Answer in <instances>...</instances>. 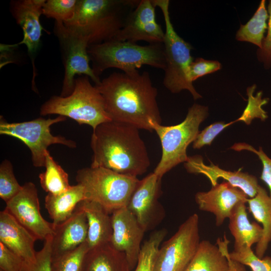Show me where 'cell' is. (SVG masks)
<instances>
[{"label":"cell","mask_w":271,"mask_h":271,"mask_svg":"<svg viewBox=\"0 0 271 271\" xmlns=\"http://www.w3.org/2000/svg\"><path fill=\"white\" fill-rule=\"evenodd\" d=\"M37 238L5 209L0 212V242L24 261L36 260Z\"/></svg>","instance_id":"d6986e66"},{"label":"cell","mask_w":271,"mask_h":271,"mask_svg":"<svg viewBox=\"0 0 271 271\" xmlns=\"http://www.w3.org/2000/svg\"><path fill=\"white\" fill-rule=\"evenodd\" d=\"M93 130L90 167L136 177L147 171L150 158L138 127L110 120L99 124Z\"/></svg>","instance_id":"7a4b0ae2"},{"label":"cell","mask_w":271,"mask_h":271,"mask_svg":"<svg viewBox=\"0 0 271 271\" xmlns=\"http://www.w3.org/2000/svg\"><path fill=\"white\" fill-rule=\"evenodd\" d=\"M46 0H19L11 3V11L17 23L23 31L24 37L19 44H25L29 53L34 54L37 50L43 28L40 17Z\"/></svg>","instance_id":"e0dca14e"},{"label":"cell","mask_w":271,"mask_h":271,"mask_svg":"<svg viewBox=\"0 0 271 271\" xmlns=\"http://www.w3.org/2000/svg\"><path fill=\"white\" fill-rule=\"evenodd\" d=\"M83 271H131L125 254L107 243L90 249Z\"/></svg>","instance_id":"603a6c76"},{"label":"cell","mask_w":271,"mask_h":271,"mask_svg":"<svg viewBox=\"0 0 271 271\" xmlns=\"http://www.w3.org/2000/svg\"><path fill=\"white\" fill-rule=\"evenodd\" d=\"M229 243L225 235L224 239L218 238L217 240V245L221 251L227 259L229 264V271H246L244 265L232 259L229 256L228 245Z\"/></svg>","instance_id":"60d3db41"},{"label":"cell","mask_w":271,"mask_h":271,"mask_svg":"<svg viewBox=\"0 0 271 271\" xmlns=\"http://www.w3.org/2000/svg\"><path fill=\"white\" fill-rule=\"evenodd\" d=\"M0 271H3V270H2V269H0Z\"/></svg>","instance_id":"b9f144b4"},{"label":"cell","mask_w":271,"mask_h":271,"mask_svg":"<svg viewBox=\"0 0 271 271\" xmlns=\"http://www.w3.org/2000/svg\"><path fill=\"white\" fill-rule=\"evenodd\" d=\"M111 218L112 233L109 243L125 254L132 270L138 262L145 231L127 207L114 211Z\"/></svg>","instance_id":"4fadbf2b"},{"label":"cell","mask_w":271,"mask_h":271,"mask_svg":"<svg viewBox=\"0 0 271 271\" xmlns=\"http://www.w3.org/2000/svg\"><path fill=\"white\" fill-rule=\"evenodd\" d=\"M88 222L85 212L78 205L73 214L54 225L52 242V257L71 251L86 240Z\"/></svg>","instance_id":"ffe728a7"},{"label":"cell","mask_w":271,"mask_h":271,"mask_svg":"<svg viewBox=\"0 0 271 271\" xmlns=\"http://www.w3.org/2000/svg\"><path fill=\"white\" fill-rule=\"evenodd\" d=\"M23 260L0 242V269L21 271Z\"/></svg>","instance_id":"ab89813d"},{"label":"cell","mask_w":271,"mask_h":271,"mask_svg":"<svg viewBox=\"0 0 271 271\" xmlns=\"http://www.w3.org/2000/svg\"><path fill=\"white\" fill-rule=\"evenodd\" d=\"M185 271H229V264L218 246L203 240Z\"/></svg>","instance_id":"484cf974"},{"label":"cell","mask_w":271,"mask_h":271,"mask_svg":"<svg viewBox=\"0 0 271 271\" xmlns=\"http://www.w3.org/2000/svg\"><path fill=\"white\" fill-rule=\"evenodd\" d=\"M247 202L250 212L262 225V236L256 244L255 253L262 258L271 241V197L266 190L260 186L256 195L248 198Z\"/></svg>","instance_id":"d4e9b609"},{"label":"cell","mask_w":271,"mask_h":271,"mask_svg":"<svg viewBox=\"0 0 271 271\" xmlns=\"http://www.w3.org/2000/svg\"><path fill=\"white\" fill-rule=\"evenodd\" d=\"M45 171L39 175L42 189L48 193L58 194L71 186L68 175L53 159L48 151L46 153Z\"/></svg>","instance_id":"83f0119b"},{"label":"cell","mask_w":271,"mask_h":271,"mask_svg":"<svg viewBox=\"0 0 271 271\" xmlns=\"http://www.w3.org/2000/svg\"><path fill=\"white\" fill-rule=\"evenodd\" d=\"M208 115V108L194 104L185 119L177 125L165 126L155 121L150 125L158 134L162 146V157L154 173L160 178L178 164L186 162L187 149L199 132V125Z\"/></svg>","instance_id":"8992f818"},{"label":"cell","mask_w":271,"mask_h":271,"mask_svg":"<svg viewBox=\"0 0 271 271\" xmlns=\"http://www.w3.org/2000/svg\"><path fill=\"white\" fill-rule=\"evenodd\" d=\"M155 8L152 0H140L114 40L163 43L165 32L156 21Z\"/></svg>","instance_id":"5bb4252c"},{"label":"cell","mask_w":271,"mask_h":271,"mask_svg":"<svg viewBox=\"0 0 271 271\" xmlns=\"http://www.w3.org/2000/svg\"><path fill=\"white\" fill-rule=\"evenodd\" d=\"M167 234L165 229L153 232L142 245L137 265L134 271H154L159 246Z\"/></svg>","instance_id":"f1b7e54d"},{"label":"cell","mask_w":271,"mask_h":271,"mask_svg":"<svg viewBox=\"0 0 271 271\" xmlns=\"http://www.w3.org/2000/svg\"><path fill=\"white\" fill-rule=\"evenodd\" d=\"M152 2L156 7L161 9L165 24L163 42L166 60L163 79L164 86L172 93L187 90L194 99L202 98L194 88L190 77V66L193 61L190 54L192 47L180 37L174 28L169 13L170 1L152 0Z\"/></svg>","instance_id":"ba28073f"},{"label":"cell","mask_w":271,"mask_h":271,"mask_svg":"<svg viewBox=\"0 0 271 271\" xmlns=\"http://www.w3.org/2000/svg\"><path fill=\"white\" fill-rule=\"evenodd\" d=\"M77 0H48L43 8V15L63 23L71 20L74 16Z\"/></svg>","instance_id":"d6a6232c"},{"label":"cell","mask_w":271,"mask_h":271,"mask_svg":"<svg viewBox=\"0 0 271 271\" xmlns=\"http://www.w3.org/2000/svg\"><path fill=\"white\" fill-rule=\"evenodd\" d=\"M22 186L16 178L11 162L4 160L0 165L1 198L7 203L19 193Z\"/></svg>","instance_id":"836d02e7"},{"label":"cell","mask_w":271,"mask_h":271,"mask_svg":"<svg viewBox=\"0 0 271 271\" xmlns=\"http://www.w3.org/2000/svg\"><path fill=\"white\" fill-rule=\"evenodd\" d=\"M200 242L199 217L194 213L159 248L154 271H185Z\"/></svg>","instance_id":"30bf717a"},{"label":"cell","mask_w":271,"mask_h":271,"mask_svg":"<svg viewBox=\"0 0 271 271\" xmlns=\"http://www.w3.org/2000/svg\"><path fill=\"white\" fill-rule=\"evenodd\" d=\"M78 206L85 212L87 219L86 241L89 249L109 243L112 233L110 214L100 204L93 201L85 200Z\"/></svg>","instance_id":"44dd1931"},{"label":"cell","mask_w":271,"mask_h":271,"mask_svg":"<svg viewBox=\"0 0 271 271\" xmlns=\"http://www.w3.org/2000/svg\"><path fill=\"white\" fill-rule=\"evenodd\" d=\"M230 149L236 151L246 150L255 154L262 164V170L260 179L264 182L269 190L271 197V159L263 152L261 147L256 150L251 146L244 143L235 144Z\"/></svg>","instance_id":"d590c367"},{"label":"cell","mask_w":271,"mask_h":271,"mask_svg":"<svg viewBox=\"0 0 271 271\" xmlns=\"http://www.w3.org/2000/svg\"><path fill=\"white\" fill-rule=\"evenodd\" d=\"M6 203L5 209L37 240H45L53 235L54 225L41 215L38 191L33 183H25L19 193Z\"/></svg>","instance_id":"7c38bea8"},{"label":"cell","mask_w":271,"mask_h":271,"mask_svg":"<svg viewBox=\"0 0 271 271\" xmlns=\"http://www.w3.org/2000/svg\"><path fill=\"white\" fill-rule=\"evenodd\" d=\"M87 52L92 61V69L99 77L105 69L117 68L127 74H133L143 65L165 70L166 60L163 43L142 46L128 41L113 40L90 45Z\"/></svg>","instance_id":"277c9868"},{"label":"cell","mask_w":271,"mask_h":271,"mask_svg":"<svg viewBox=\"0 0 271 271\" xmlns=\"http://www.w3.org/2000/svg\"><path fill=\"white\" fill-rule=\"evenodd\" d=\"M256 87L255 84L247 87L246 89L248 96L247 105L240 117L234 120L235 122L242 121L249 125L255 118L260 119L262 121H264L267 119L268 117L267 113L262 108V106L268 103L269 99L262 98L261 91L258 92L256 95L254 96L253 93Z\"/></svg>","instance_id":"4dcf8cb0"},{"label":"cell","mask_w":271,"mask_h":271,"mask_svg":"<svg viewBox=\"0 0 271 271\" xmlns=\"http://www.w3.org/2000/svg\"><path fill=\"white\" fill-rule=\"evenodd\" d=\"M40 114L68 117L79 124L89 125L93 129L103 122L111 120L101 93L85 75L75 79L74 88L70 95H55L44 103L40 108Z\"/></svg>","instance_id":"5b68a950"},{"label":"cell","mask_w":271,"mask_h":271,"mask_svg":"<svg viewBox=\"0 0 271 271\" xmlns=\"http://www.w3.org/2000/svg\"><path fill=\"white\" fill-rule=\"evenodd\" d=\"M111 120L152 131L151 121L161 123L157 89L148 72H113L95 85Z\"/></svg>","instance_id":"6da1fadb"},{"label":"cell","mask_w":271,"mask_h":271,"mask_svg":"<svg viewBox=\"0 0 271 271\" xmlns=\"http://www.w3.org/2000/svg\"><path fill=\"white\" fill-rule=\"evenodd\" d=\"M229 256L232 259L249 266L252 271H271V257L259 258L246 245L234 246Z\"/></svg>","instance_id":"1f68e13d"},{"label":"cell","mask_w":271,"mask_h":271,"mask_svg":"<svg viewBox=\"0 0 271 271\" xmlns=\"http://www.w3.org/2000/svg\"><path fill=\"white\" fill-rule=\"evenodd\" d=\"M85 200L84 188L77 183L60 194L48 193L45 198V206L52 223L56 225L69 218L79 203Z\"/></svg>","instance_id":"7402d4cb"},{"label":"cell","mask_w":271,"mask_h":271,"mask_svg":"<svg viewBox=\"0 0 271 271\" xmlns=\"http://www.w3.org/2000/svg\"><path fill=\"white\" fill-rule=\"evenodd\" d=\"M267 12L268 23L267 34L264 38L261 48L258 49L256 52L257 59L266 69L271 67V0L268 2Z\"/></svg>","instance_id":"f35d334b"},{"label":"cell","mask_w":271,"mask_h":271,"mask_svg":"<svg viewBox=\"0 0 271 271\" xmlns=\"http://www.w3.org/2000/svg\"><path fill=\"white\" fill-rule=\"evenodd\" d=\"M89 250L85 241L76 248L52 257L53 271H83L86 254Z\"/></svg>","instance_id":"f546056e"},{"label":"cell","mask_w":271,"mask_h":271,"mask_svg":"<svg viewBox=\"0 0 271 271\" xmlns=\"http://www.w3.org/2000/svg\"><path fill=\"white\" fill-rule=\"evenodd\" d=\"M66 117L59 115L54 118H37L21 122H8L1 116L0 134L16 138L23 142L31 153L34 167H45L46 153L48 147L60 144L70 148H75V142L62 136L51 133L52 125L66 120Z\"/></svg>","instance_id":"9c48e42d"},{"label":"cell","mask_w":271,"mask_h":271,"mask_svg":"<svg viewBox=\"0 0 271 271\" xmlns=\"http://www.w3.org/2000/svg\"><path fill=\"white\" fill-rule=\"evenodd\" d=\"M229 219V229L235 240L234 246L251 247L259 241L262 236V227L256 222H250L245 202H240L235 206Z\"/></svg>","instance_id":"cb8c5ba5"},{"label":"cell","mask_w":271,"mask_h":271,"mask_svg":"<svg viewBox=\"0 0 271 271\" xmlns=\"http://www.w3.org/2000/svg\"><path fill=\"white\" fill-rule=\"evenodd\" d=\"M234 120L229 123L223 121L214 122L206 127L198 134L193 142V148L199 149L206 145H210L214 139L225 128L234 123Z\"/></svg>","instance_id":"8d00e7d4"},{"label":"cell","mask_w":271,"mask_h":271,"mask_svg":"<svg viewBox=\"0 0 271 271\" xmlns=\"http://www.w3.org/2000/svg\"><path fill=\"white\" fill-rule=\"evenodd\" d=\"M76 180L84 188L86 200L99 203L110 214L127 207L140 182L136 177L92 167L78 170Z\"/></svg>","instance_id":"52a82bcc"},{"label":"cell","mask_w":271,"mask_h":271,"mask_svg":"<svg viewBox=\"0 0 271 271\" xmlns=\"http://www.w3.org/2000/svg\"><path fill=\"white\" fill-rule=\"evenodd\" d=\"M222 67L221 63L216 60H207L197 58L190 66V77L193 82L199 77L216 72Z\"/></svg>","instance_id":"74e56055"},{"label":"cell","mask_w":271,"mask_h":271,"mask_svg":"<svg viewBox=\"0 0 271 271\" xmlns=\"http://www.w3.org/2000/svg\"><path fill=\"white\" fill-rule=\"evenodd\" d=\"M55 32L63 50L65 74L61 96L70 95L74 88L76 75H84L98 84L101 80L97 77L89 65L87 52L88 41L83 37L68 31L62 22H56Z\"/></svg>","instance_id":"8fae6325"},{"label":"cell","mask_w":271,"mask_h":271,"mask_svg":"<svg viewBox=\"0 0 271 271\" xmlns=\"http://www.w3.org/2000/svg\"><path fill=\"white\" fill-rule=\"evenodd\" d=\"M53 235L45 239L42 249L37 251L36 260L23 261L21 271H53L52 268V242Z\"/></svg>","instance_id":"e575fe53"},{"label":"cell","mask_w":271,"mask_h":271,"mask_svg":"<svg viewBox=\"0 0 271 271\" xmlns=\"http://www.w3.org/2000/svg\"><path fill=\"white\" fill-rule=\"evenodd\" d=\"M184 167L189 173L204 175L212 186L218 184L219 178H222L232 186L241 189L250 198L256 195L260 186L254 176L242 172L241 169L235 172L223 170L211 162L209 166L206 165L200 156L189 157L184 163Z\"/></svg>","instance_id":"ac0fdd59"},{"label":"cell","mask_w":271,"mask_h":271,"mask_svg":"<svg viewBox=\"0 0 271 271\" xmlns=\"http://www.w3.org/2000/svg\"><path fill=\"white\" fill-rule=\"evenodd\" d=\"M161 179L153 172L140 180L126 207L145 231L157 218Z\"/></svg>","instance_id":"2e32d148"},{"label":"cell","mask_w":271,"mask_h":271,"mask_svg":"<svg viewBox=\"0 0 271 271\" xmlns=\"http://www.w3.org/2000/svg\"><path fill=\"white\" fill-rule=\"evenodd\" d=\"M265 4V0H261L251 19L245 25H240L236 34L237 41L249 42L257 46L258 49L261 48L268 19Z\"/></svg>","instance_id":"4316f807"},{"label":"cell","mask_w":271,"mask_h":271,"mask_svg":"<svg viewBox=\"0 0 271 271\" xmlns=\"http://www.w3.org/2000/svg\"><path fill=\"white\" fill-rule=\"evenodd\" d=\"M139 0H79L73 19L63 23L89 46L114 40Z\"/></svg>","instance_id":"3957f363"},{"label":"cell","mask_w":271,"mask_h":271,"mask_svg":"<svg viewBox=\"0 0 271 271\" xmlns=\"http://www.w3.org/2000/svg\"><path fill=\"white\" fill-rule=\"evenodd\" d=\"M247 197L241 189L224 182L212 186L207 192H197L195 199L200 210L215 215L216 225L219 226L229 218L238 203L247 202Z\"/></svg>","instance_id":"9a60e30c"}]
</instances>
